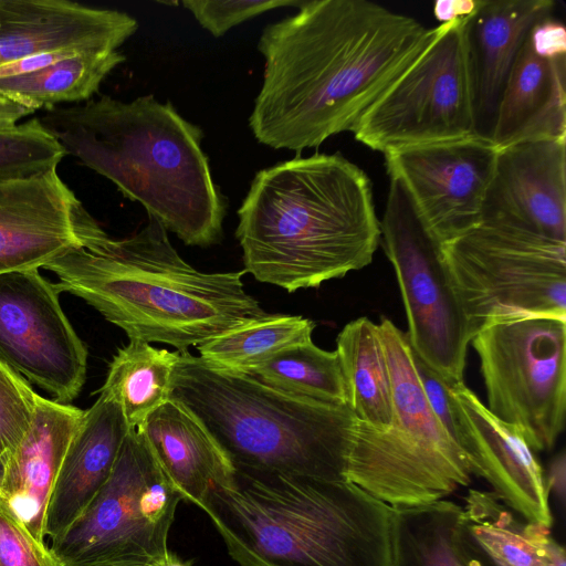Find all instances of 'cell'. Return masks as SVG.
I'll return each mask as SVG.
<instances>
[{
	"label": "cell",
	"instance_id": "cell-1",
	"mask_svg": "<svg viewBox=\"0 0 566 566\" xmlns=\"http://www.w3.org/2000/svg\"><path fill=\"white\" fill-rule=\"evenodd\" d=\"M266 25L263 82L249 117L255 139L301 153L352 132L438 33L367 0H305Z\"/></svg>",
	"mask_w": 566,
	"mask_h": 566
},
{
	"label": "cell",
	"instance_id": "cell-2",
	"mask_svg": "<svg viewBox=\"0 0 566 566\" xmlns=\"http://www.w3.org/2000/svg\"><path fill=\"white\" fill-rule=\"evenodd\" d=\"M238 217L243 271L287 292L367 266L381 239L370 179L339 153L258 171Z\"/></svg>",
	"mask_w": 566,
	"mask_h": 566
},
{
	"label": "cell",
	"instance_id": "cell-3",
	"mask_svg": "<svg viewBox=\"0 0 566 566\" xmlns=\"http://www.w3.org/2000/svg\"><path fill=\"white\" fill-rule=\"evenodd\" d=\"M38 118L66 155L111 180L185 244L221 240L227 203L201 148L202 130L169 102L102 95Z\"/></svg>",
	"mask_w": 566,
	"mask_h": 566
},
{
	"label": "cell",
	"instance_id": "cell-4",
	"mask_svg": "<svg viewBox=\"0 0 566 566\" xmlns=\"http://www.w3.org/2000/svg\"><path fill=\"white\" fill-rule=\"evenodd\" d=\"M135 234L90 251L72 248L43 268L71 293L122 328L129 340L188 352L231 329L264 318L245 292V272L205 273L188 264L154 218Z\"/></svg>",
	"mask_w": 566,
	"mask_h": 566
},
{
	"label": "cell",
	"instance_id": "cell-5",
	"mask_svg": "<svg viewBox=\"0 0 566 566\" xmlns=\"http://www.w3.org/2000/svg\"><path fill=\"white\" fill-rule=\"evenodd\" d=\"M233 469L201 509L240 566H391L392 507L356 484Z\"/></svg>",
	"mask_w": 566,
	"mask_h": 566
},
{
	"label": "cell",
	"instance_id": "cell-6",
	"mask_svg": "<svg viewBox=\"0 0 566 566\" xmlns=\"http://www.w3.org/2000/svg\"><path fill=\"white\" fill-rule=\"evenodd\" d=\"M170 398L208 429L233 468L345 481L357 417L180 353Z\"/></svg>",
	"mask_w": 566,
	"mask_h": 566
},
{
	"label": "cell",
	"instance_id": "cell-7",
	"mask_svg": "<svg viewBox=\"0 0 566 566\" xmlns=\"http://www.w3.org/2000/svg\"><path fill=\"white\" fill-rule=\"evenodd\" d=\"M388 363L394 418L385 430L358 420L346 480L391 507L429 504L467 486V455L432 411L421 387L407 333L378 324Z\"/></svg>",
	"mask_w": 566,
	"mask_h": 566
},
{
	"label": "cell",
	"instance_id": "cell-8",
	"mask_svg": "<svg viewBox=\"0 0 566 566\" xmlns=\"http://www.w3.org/2000/svg\"><path fill=\"white\" fill-rule=\"evenodd\" d=\"M181 500L144 436L130 428L109 479L50 549L63 566L155 565L169 552Z\"/></svg>",
	"mask_w": 566,
	"mask_h": 566
},
{
	"label": "cell",
	"instance_id": "cell-9",
	"mask_svg": "<svg viewBox=\"0 0 566 566\" xmlns=\"http://www.w3.org/2000/svg\"><path fill=\"white\" fill-rule=\"evenodd\" d=\"M441 253L473 335L501 321L566 318V243L479 224Z\"/></svg>",
	"mask_w": 566,
	"mask_h": 566
},
{
	"label": "cell",
	"instance_id": "cell-10",
	"mask_svg": "<svg viewBox=\"0 0 566 566\" xmlns=\"http://www.w3.org/2000/svg\"><path fill=\"white\" fill-rule=\"evenodd\" d=\"M470 343L479 356L488 409L514 426L534 452L552 450L565 428L566 318L495 322Z\"/></svg>",
	"mask_w": 566,
	"mask_h": 566
},
{
	"label": "cell",
	"instance_id": "cell-11",
	"mask_svg": "<svg viewBox=\"0 0 566 566\" xmlns=\"http://www.w3.org/2000/svg\"><path fill=\"white\" fill-rule=\"evenodd\" d=\"M468 19L438 25L432 42L358 119L356 140L385 155L476 134Z\"/></svg>",
	"mask_w": 566,
	"mask_h": 566
},
{
	"label": "cell",
	"instance_id": "cell-12",
	"mask_svg": "<svg viewBox=\"0 0 566 566\" xmlns=\"http://www.w3.org/2000/svg\"><path fill=\"white\" fill-rule=\"evenodd\" d=\"M408 321L412 352L447 382L463 381L470 323L449 277L441 245L421 221L406 189L390 177L380 221Z\"/></svg>",
	"mask_w": 566,
	"mask_h": 566
},
{
	"label": "cell",
	"instance_id": "cell-13",
	"mask_svg": "<svg viewBox=\"0 0 566 566\" xmlns=\"http://www.w3.org/2000/svg\"><path fill=\"white\" fill-rule=\"evenodd\" d=\"M59 295L38 270L0 274V361L69 405L85 382L87 350Z\"/></svg>",
	"mask_w": 566,
	"mask_h": 566
},
{
	"label": "cell",
	"instance_id": "cell-14",
	"mask_svg": "<svg viewBox=\"0 0 566 566\" xmlns=\"http://www.w3.org/2000/svg\"><path fill=\"white\" fill-rule=\"evenodd\" d=\"M499 149L479 134L385 154L421 221L443 245L478 227Z\"/></svg>",
	"mask_w": 566,
	"mask_h": 566
},
{
	"label": "cell",
	"instance_id": "cell-15",
	"mask_svg": "<svg viewBox=\"0 0 566 566\" xmlns=\"http://www.w3.org/2000/svg\"><path fill=\"white\" fill-rule=\"evenodd\" d=\"M109 240L56 169L0 180V274L38 270L72 248Z\"/></svg>",
	"mask_w": 566,
	"mask_h": 566
},
{
	"label": "cell",
	"instance_id": "cell-16",
	"mask_svg": "<svg viewBox=\"0 0 566 566\" xmlns=\"http://www.w3.org/2000/svg\"><path fill=\"white\" fill-rule=\"evenodd\" d=\"M480 224L566 243V139L500 149Z\"/></svg>",
	"mask_w": 566,
	"mask_h": 566
},
{
	"label": "cell",
	"instance_id": "cell-17",
	"mask_svg": "<svg viewBox=\"0 0 566 566\" xmlns=\"http://www.w3.org/2000/svg\"><path fill=\"white\" fill-rule=\"evenodd\" d=\"M457 417V441L472 473L523 521L551 530L553 515L543 469L521 432L494 416L460 381L450 387Z\"/></svg>",
	"mask_w": 566,
	"mask_h": 566
},
{
	"label": "cell",
	"instance_id": "cell-18",
	"mask_svg": "<svg viewBox=\"0 0 566 566\" xmlns=\"http://www.w3.org/2000/svg\"><path fill=\"white\" fill-rule=\"evenodd\" d=\"M138 29L126 12L67 0H0V66L62 50H118Z\"/></svg>",
	"mask_w": 566,
	"mask_h": 566
},
{
	"label": "cell",
	"instance_id": "cell-19",
	"mask_svg": "<svg viewBox=\"0 0 566 566\" xmlns=\"http://www.w3.org/2000/svg\"><path fill=\"white\" fill-rule=\"evenodd\" d=\"M82 415L38 395L29 430L0 469V507L42 545L49 499Z\"/></svg>",
	"mask_w": 566,
	"mask_h": 566
},
{
	"label": "cell",
	"instance_id": "cell-20",
	"mask_svg": "<svg viewBox=\"0 0 566 566\" xmlns=\"http://www.w3.org/2000/svg\"><path fill=\"white\" fill-rule=\"evenodd\" d=\"M129 430L120 407L105 394L83 410L49 499L45 538L56 541L84 513L109 479Z\"/></svg>",
	"mask_w": 566,
	"mask_h": 566
},
{
	"label": "cell",
	"instance_id": "cell-21",
	"mask_svg": "<svg viewBox=\"0 0 566 566\" xmlns=\"http://www.w3.org/2000/svg\"><path fill=\"white\" fill-rule=\"evenodd\" d=\"M554 8L552 0H479L467 25L476 134L491 139L515 59L531 29Z\"/></svg>",
	"mask_w": 566,
	"mask_h": 566
},
{
	"label": "cell",
	"instance_id": "cell-22",
	"mask_svg": "<svg viewBox=\"0 0 566 566\" xmlns=\"http://www.w3.org/2000/svg\"><path fill=\"white\" fill-rule=\"evenodd\" d=\"M566 56L535 52L526 36L507 77L491 140L500 150L533 139H566Z\"/></svg>",
	"mask_w": 566,
	"mask_h": 566
},
{
	"label": "cell",
	"instance_id": "cell-23",
	"mask_svg": "<svg viewBox=\"0 0 566 566\" xmlns=\"http://www.w3.org/2000/svg\"><path fill=\"white\" fill-rule=\"evenodd\" d=\"M137 430L182 500L201 509L213 488L231 480L234 470L231 461L205 424L182 403L170 398Z\"/></svg>",
	"mask_w": 566,
	"mask_h": 566
},
{
	"label": "cell",
	"instance_id": "cell-24",
	"mask_svg": "<svg viewBox=\"0 0 566 566\" xmlns=\"http://www.w3.org/2000/svg\"><path fill=\"white\" fill-rule=\"evenodd\" d=\"M348 406L357 419L377 430L394 418L391 379L379 327L367 317L347 323L336 338Z\"/></svg>",
	"mask_w": 566,
	"mask_h": 566
},
{
	"label": "cell",
	"instance_id": "cell-25",
	"mask_svg": "<svg viewBox=\"0 0 566 566\" xmlns=\"http://www.w3.org/2000/svg\"><path fill=\"white\" fill-rule=\"evenodd\" d=\"M125 60L119 50L74 53L38 71L0 78V96L31 113L63 103H83Z\"/></svg>",
	"mask_w": 566,
	"mask_h": 566
},
{
	"label": "cell",
	"instance_id": "cell-26",
	"mask_svg": "<svg viewBox=\"0 0 566 566\" xmlns=\"http://www.w3.org/2000/svg\"><path fill=\"white\" fill-rule=\"evenodd\" d=\"M179 355L142 340H129L118 349L99 392L117 402L129 428L140 427L170 399Z\"/></svg>",
	"mask_w": 566,
	"mask_h": 566
},
{
	"label": "cell",
	"instance_id": "cell-27",
	"mask_svg": "<svg viewBox=\"0 0 566 566\" xmlns=\"http://www.w3.org/2000/svg\"><path fill=\"white\" fill-rule=\"evenodd\" d=\"M462 505L392 507L391 566H467L458 542Z\"/></svg>",
	"mask_w": 566,
	"mask_h": 566
},
{
	"label": "cell",
	"instance_id": "cell-28",
	"mask_svg": "<svg viewBox=\"0 0 566 566\" xmlns=\"http://www.w3.org/2000/svg\"><path fill=\"white\" fill-rule=\"evenodd\" d=\"M462 522L479 544L507 566H549L548 528L521 521L492 492L469 490Z\"/></svg>",
	"mask_w": 566,
	"mask_h": 566
},
{
	"label": "cell",
	"instance_id": "cell-29",
	"mask_svg": "<svg viewBox=\"0 0 566 566\" xmlns=\"http://www.w3.org/2000/svg\"><path fill=\"white\" fill-rule=\"evenodd\" d=\"M247 375L291 396L331 405H348L336 350L322 349L312 339L281 350Z\"/></svg>",
	"mask_w": 566,
	"mask_h": 566
},
{
	"label": "cell",
	"instance_id": "cell-30",
	"mask_svg": "<svg viewBox=\"0 0 566 566\" xmlns=\"http://www.w3.org/2000/svg\"><path fill=\"white\" fill-rule=\"evenodd\" d=\"M315 323L300 315L269 314L231 329L197 349L209 365L247 374L281 350L312 339Z\"/></svg>",
	"mask_w": 566,
	"mask_h": 566
},
{
	"label": "cell",
	"instance_id": "cell-31",
	"mask_svg": "<svg viewBox=\"0 0 566 566\" xmlns=\"http://www.w3.org/2000/svg\"><path fill=\"white\" fill-rule=\"evenodd\" d=\"M66 156L39 118L0 125V180L21 179L56 169Z\"/></svg>",
	"mask_w": 566,
	"mask_h": 566
},
{
	"label": "cell",
	"instance_id": "cell-32",
	"mask_svg": "<svg viewBox=\"0 0 566 566\" xmlns=\"http://www.w3.org/2000/svg\"><path fill=\"white\" fill-rule=\"evenodd\" d=\"M36 396L22 376L0 361V469L29 430Z\"/></svg>",
	"mask_w": 566,
	"mask_h": 566
},
{
	"label": "cell",
	"instance_id": "cell-33",
	"mask_svg": "<svg viewBox=\"0 0 566 566\" xmlns=\"http://www.w3.org/2000/svg\"><path fill=\"white\" fill-rule=\"evenodd\" d=\"M300 0H185L199 24L214 38L222 36L231 28L261 13L282 7H300Z\"/></svg>",
	"mask_w": 566,
	"mask_h": 566
},
{
	"label": "cell",
	"instance_id": "cell-34",
	"mask_svg": "<svg viewBox=\"0 0 566 566\" xmlns=\"http://www.w3.org/2000/svg\"><path fill=\"white\" fill-rule=\"evenodd\" d=\"M0 566H63L48 545L39 543L0 507Z\"/></svg>",
	"mask_w": 566,
	"mask_h": 566
},
{
	"label": "cell",
	"instance_id": "cell-35",
	"mask_svg": "<svg viewBox=\"0 0 566 566\" xmlns=\"http://www.w3.org/2000/svg\"><path fill=\"white\" fill-rule=\"evenodd\" d=\"M412 359L421 387L432 411L451 438L458 443V422L450 391L451 384L447 382L439 374L427 366L413 352Z\"/></svg>",
	"mask_w": 566,
	"mask_h": 566
},
{
	"label": "cell",
	"instance_id": "cell-36",
	"mask_svg": "<svg viewBox=\"0 0 566 566\" xmlns=\"http://www.w3.org/2000/svg\"><path fill=\"white\" fill-rule=\"evenodd\" d=\"M530 40L535 52L543 56H566L565 25L552 17L537 22L531 29Z\"/></svg>",
	"mask_w": 566,
	"mask_h": 566
},
{
	"label": "cell",
	"instance_id": "cell-37",
	"mask_svg": "<svg viewBox=\"0 0 566 566\" xmlns=\"http://www.w3.org/2000/svg\"><path fill=\"white\" fill-rule=\"evenodd\" d=\"M463 513V510H462ZM461 556L467 566H507L491 556L461 522L458 532Z\"/></svg>",
	"mask_w": 566,
	"mask_h": 566
},
{
	"label": "cell",
	"instance_id": "cell-38",
	"mask_svg": "<svg viewBox=\"0 0 566 566\" xmlns=\"http://www.w3.org/2000/svg\"><path fill=\"white\" fill-rule=\"evenodd\" d=\"M479 0H439L434 2L433 14L441 23L470 17L476 10Z\"/></svg>",
	"mask_w": 566,
	"mask_h": 566
},
{
	"label": "cell",
	"instance_id": "cell-39",
	"mask_svg": "<svg viewBox=\"0 0 566 566\" xmlns=\"http://www.w3.org/2000/svg\"><path fill=\"white\" fill-rule=\"evenodd\" d=\"M545 484L548 495L552 494L564 506L566 497V460L564 451H560L552 460Z\"/></svg>",
	"mask_w": 566,
	"mask_h": 566
},
{
	"label": "cell",
	"instance_id": "cell-40",
	"mask_svg": "<svg viewBox=\"0 0 566 566\" xmlns=\"http://www.w3.org/2000/svg\"><path fill=\"white\" fill-rule=\"evenodd\" d=\"M32 114L24 107L0 96V125H14L19 120Z\"/></svg>",
	"mask_w": 566,
	"mask_h": 566
},
{
	"label": "cell",
	"instance_id": "cell-41",
	"mask_svg": "<svg viewBox=\"0 0 566 566\" xmlns=\"http://www.w3.org/2000/svg\"><path fill=\"white\" fill-rule=\"evenodd\" d=\"M151 566H190L188 563L180 559L175 553L168 552V554L157 564Z\"/></svg>",
	"mask_w": 566,
	"mask_h": 566
}]
</instances>
